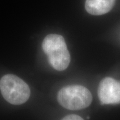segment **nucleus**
Returning <instances> with one entry per match:
<instances>
[{
	"label": "nucleus",
	"instance_id": "obj_1",
	"mask_svg": "<svg viewBox=\"0 0 120 120\" xmlns=\"http://www.w3.org/2000/svg\"><path fill=\"white\" fill-rule=\"evenodd\" d=\"M43 52L47 55L49 64L57 71H64L70 63V55L63 36L49 34L42 43Z\"/></svg>",
	"mask_w": 120,
	"mask_h": 120
},
{
	"label": "nucleus",
	"instance_id": "obj_2",
	"mask_svg": "<svg viewBox=\"0 0 120 120\" xmlns=\"http://www.w3.org/2000/svg\"><path fill=\"white\" fill-rule=\"evenodd\" d=\"M0 90L4 98L13 105L24 103L30 96L28 85L21 78L12 74H7L1 77Z\"/></svg>",
	"mask_w": 120,
	"mask_h": 120
},
{
	"label": "nucleus",
	"instance_id": "obj_3",
	"mask_svg": "<svg viewBox=\"0 0 120 120\" xmlns=\"http://www.w3.org/2000/svg\"><path fill=\"white\" fill-rule=\"evenodd\" d=\"M57 100L61 105L70 110L85 109L91 103L92 95L90 90L79 85L63 87L59 91Z\"/></svg>",
	"mask_w": 120,
	"mask_h": 120
},
{
	"label": "nucleus",
	"instance_id": "obj_4",
	"mask_svg": "<svg viewBox=\"0 0 120 120\" xmlns=\"http://www.w3.org/2000/svg\"><path fill=\"white\" fill-rule=\"evenodd\" d=\"M98 93L101 104L120 103V82L112 77H105L100 82Z\"/></svg>",
	"mask_w": 120,
	"mask_h": 120
},
{
	"label": "nucleus",
	"instance_id": "obj_5",
	"mask_svg": "<svg viewBox=\"0 0 120 120\" xmlns=\"http://www.w3.org/2000/svg\"><path fill=\"white\" fill-rule=\"evenodd\" d=\"M116 0H86L85 8L91 15H101L109 12L114 6Z\"/></svg>",
	"mask_w": 120,
	"mask_h": 120
},
{
	"label": "nucleus",
	"instance_id": "obj_6",
	"mask_svg": "<svg viewBox=\"0 0 120 120\" xmlns=\"http://www.w3.org/2000/svg\"><path fill=\"white\" fill-rule=\"evenodd\" d=\"M61 120H84L82 117H81L80 116H77V115H69L64 117Z\"/></svg>",
	"mask_w": 120,
	"mask_h": 120
}]
</instances>
